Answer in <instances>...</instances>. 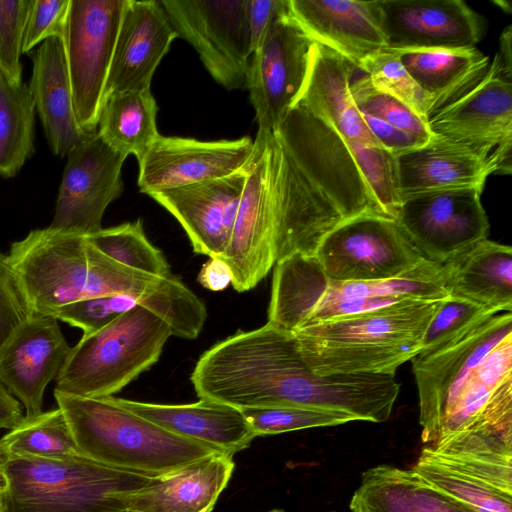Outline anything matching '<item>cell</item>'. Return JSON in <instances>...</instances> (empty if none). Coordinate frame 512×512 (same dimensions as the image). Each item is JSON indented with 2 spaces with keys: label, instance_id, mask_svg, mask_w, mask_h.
Here are the masks:
<instances>
[{
  "label": "cell",
  "instance_id": "cell-14",
  "mask_svg": "<svg viewBox=\"0 0 512 512\" xmlns=\"http://www.w3.org/2000/svg\"><path fill=\"white\" fill-rule=\"evenodd\" d=\"M125 159L97 131L88 133L67 154L49 226L84 236L101 230L106 208L123 191L121 169Z\"/></svg>",
  "mask_w": 512,
  "mask_h": 512
},
{
  "label": "cell",
  "instance_id": "cell-47",
  "mask_svg": "<svg viewBox=\"0 0 512 512\" xmlns=\"http://www.w3.org/2000/svg\"><path fill=\"white\" fill-rule=\"evenodd\" d=\"M24 419L18 400L0 383V429H13Z\"/></svg>",
  "mask_w": 512,
  "mask_h": 512
},
{
  "label": "cell",
  "instance_id": "cell-34",
  "mask_svg": "<svg viewBox=\"0 0 512 512\" xmlns=\"http://www.w3.org/2000/svg\"><path fill=\"white\" fill-rule=\"evenodd\" d=\"M411 469L470 512H512V496L448 464L427 447L422 448Z\"/></svg>",
  "mask_w": 512,
  "mask_h": 512
},
{
  "label": "cell",
  "instance_id": "cell-44",
  "mask_svg": "<svg viewBox=\"0 0 512 512\" xmlns=\"http://www.w3.org/2000/svg\"><path fill=\"white\" fill-rule=\"evenodd\" d=\"M31 315L7 255L0 253V347Z\"/></svg>",
  "mask_w": 512,
  "mask_h": 512
},
{
  "label": "cell",
  "instance_id": "cell-6",
  "mask_svg": "<svg viewBox=\"0 0 512 512\" xmlns=\"http://www.w3.org/2000/svg\"><path fill=\"white\" fill-rule=\"evenodd\" d=\"M375 297L442 300L448 297L443 264L423 259L412 270L391 279L332 281L314 255L294 253L274 265L267 323L293 333L319 303Z\"/></svg>",
  "mask_w": 512,
  "mask_h": 512
},
{
  "label": "cell",
  "instance_id": "cell-20",
  "mask_svg": "<svg viewBox=\"0 0 512 512\" xmlns=\"http://www.w3.org/2000/svg\"><path fill=\"white\" fill-rule=\"evenodd\" d=\"M246 177L247 165L228 176L159 191L150 197L177 219L195 253L222 258Z\"/></svg>",
  "mask_w": 512,
  "mask_h": 512
},
{
  "label": "cell",
  "instance_id": "cell-50",
  "mask_svg": "<svg viewBox=\"0 0 512 512\" xmlns=\"http://www.w3.org/2000/svg\"><path fill=\"white\" fill-rule=\"evenodd\" d=\"M267 512H285V511L282 509H279V508H275V509L269 510Z\"/></svg>",
  "mask_w": 512,
  "mask_h": 512
},
{
  "label": "cell",
  "instance_id": "cell-35",
  "mask_svg": "<svg viewBox=\"0 0 512 512\" xmlns=\"http://www.w3.org/2000/svg\"><path fill=\"white\" fill-rule=\"evenodd\" d=\"M0 442L8 456L64 459L80 454L68 422L57 407L25 418Z\"/></svg>",
  "mask_w": 512,
  "mask_h": 512
},
{
  "label": "cell",
  "instance_id": "cell-42",
  "mask_svg": "<svg viewBox=\"0 0 512 512\" xmlns=\"http://www.w3.org/2000/svg\"><path fill=\"white\" fill-rule=\"evenodd\" d=\"M28 0H0V74L21 84L22 39Z\"/></svg>",
  "mask_w": 512,
  "mask_h": 512
},
{
  "label": "cell",
  "instance_id": "cell-16",
  "mask_svg": "<svg viewBox=\"0 0 512 512\" xmlns=\"http://www.w3.org/2000/svg\"><path fill=\"white\" fill-rule=\"evenodd\" d=\"M236 219L223 259L238 292L253 289L276 264L266 132L258 130Z\"/></svg>",
  "mask_w": 512,
  "mask_h": 512
},
{
  "label": "cell",
  "instance_id": "cell-7",
  "mask_svg": "<svg viewBox=\"0 0 512 512\" xmlns=\"http://www.w3.org/2000/svg\"><path fill=\"white\" fill-rule=\"evenodd\" d=\"M352 63L315 43L308 76L296 102L328 125L342 140L369 188L385 195L394 188V155L373 137L350 92Z\"/></svg>",
  "mask_w": 512,
  "mask_h": 512
},
{
  "label": "cell",
  "instance_id": "cell-29",
  "mask_svg": "<svg viewBox=\"0 0 512 512\" xmlns=\"http://www.w3.org/2000/svg\"><path fill=\"white\" fill-rule=\"evenodd\" d=\"M389 49L430 97L433 114L471 90L490 64L476 47Z\"/></svg>",
  "mask_w": 512,
  "mask_h": 512
},
{
  "label": "cell",
  "instance_id": "cell-3",
  "mask_svg": "<svg viewBox=\"0 0 512 512\" xmlns=\"http://www.w3.org/2000/svg\"><path fill=\"white\" fill-rule=\"evenodd\" d=\"M54 397L79 453L106 466L156 477L219 452L138 416L116 397L88 398L57 390Z\"/></svg>",
  "mask_w": 512,
  "mask_h": 512
},
{
  "label": "cell",
  "instance_id": "cell-48",
  "mask_svg": "<svg viewBox=\"0 0 512 512\" xmlns=\"http://www.w3.org/2000/svg\"><path fill=\"white\" fill-rule=\"evenodd\" d=\"M5 489H6V477L4 474V464H3L0 466V512H3V496H4Z\"/></svg>",
  "mask_w": 512,
  "mask_h": 512
},
{
  "label": "cell",
  "instance_id": "cell-27",
  "mask_svg": "<svg viewBox=\"0 0 512 512\" xmlns=\"http://www.w3.org/2000/svg\"><path fill=\"white\" fill-rule=\"evenodd\" d=\"M29 90L52 152L67 154L88 134L79 126L63 40L53 37L35 50Z\"/></svg>",
  "mask_w": 512,
  "mask_h": 512
},
{
  "label": "cell",
  "instance_id": "cell-13",
  "mask_svg": "<svg viewBox=\"0 0 512 512\" xmlns=\"http://www.w3.org/2000/svg\"><path fill=\"white\" fill-rule=\"evenodd\" d=\"M481 193L459 188L406 196L395 221L426 260L445 263L487 239L490 225Z\"/></svg>",
  "mask_w": 512,
  "mask_h": 512
},
{
  "label": "cell",
  "instance_id": "cell-23",
  "mask_svg": "<svg viewBox=\"0 0 512 512\" xmlns=\"http://www.w3.org/2000/svg\"><path fill=\"white\" fill-rule=\"evenodd\" d=\"M288 9L315 43L358 70L365 58L388 48L379 0H288Z\"/></svg>",
  "mask_w": 512,
  "mask_h": 512
},
{
  "label": "cell",
  "instance_id": "cell-28",
  "mask_svg": "<svg viewBox=\"0 0 512 512\" xmlns=\"http://www.w3.org/2000/svg\"><path fill=\"white\" fill-rule=\"evenodd\" d=\"M443 264L448 296L496 314L512 310V249L484 239Z\"/></svg>",
  "mask_w": 512,
  "mask_h": 512
},
{
  "label": "cell",
  "instance_id": "cell-33",
  "mask_svg": "<svg viewBox=\"0 0 512 512\" xmlns=\"http://www.w3.org/2000/svg\"><path fill=\"white\" fill-rule=\"evenodd\" d=\"M431 450L448 464L512 496V441L467 435Z\"/></svg>",
  "mask_w": 512,
  "mask_h": 512
},
{
  "label": "cell",
  "instance_id": "cell-9",
  "mask_svg": "<svg viewBox=\"0 0 512 512\" xmlns=\"http://www.w3.org/2000/svg\"><path fill=\"white\" fill-rule=\"evenodd\" d=\"M314 257L332 281L398 277L425 259L388 216L362 214L341 222L317 246Z\"/></svg>",
  "mask_w": 512,
  "mask_h": 512
},
{
  "label": "cell",
  "instance_id": "cell-15",
  "mask_svg": "<svg viewBox=\"0 0 512 512\" xmlns=\"http://www.w3.org/2000/svg\"><path fill=\"white\" fill-rule=\"evenodd\" d=\"M512 334V313L492 316L457 342L411 359L419 397L421 440L427 446L458 393L483 358Z\"/></svg>",
  "mask_w": 512,
  "mask_h": 512
},
{
  "label": "cell",
  "instance_id": "cell-11",
  "mask_svg": "<svg viewBox=\"0 0 512 512\" xmlns=\"http://www.w3.org/2000/svg\"><path fill=\"white\" fill-rule=\"evenodd\" d=\"M315 42L288 9L268 27L251 55L246 87L258 130L273 132L295 106L307 79Z\"/></svg>",
  "mask_w": 512,
  "mask_h": 512
},
{
  "label": "cell",
  "instance_id": "cell-31",
  "mask_svg": "<svg viewBox=\"0 0 512 512\" xmlns=\"http://www.w3.org/2000/svg\"><path fill=\"white\" fill-rule=\"evenodd\" d=\"M156 115L150 90L117 93L102 103L97 132L114 151L139 160L160 135Z\"/></svg>",
  "mask_w": 512,
  "mask_h": 512
},
{
  "label": "cell",
  "instance_id": "cell-8",
  "mask_svg": "<svg viewBox=\"0 0 512 512\" xmlns=\"http://www.w3.org/2000/svg\"><path fill=\"white\" fill-rule=\"evenodd\" d=\"M427 125L433 136L493 156L499 174H511L512 65L496 53L482 79Z\"/></svg>",
  "mask_w": 512,
  "mask_h": 512
},
{
  "label": "cell",
  "instance_id": "cell-36",
  "mask_svg": "<svg viewBox=\"0 0 512 512\" xmlns=\"http://www.w3.org/2000/svg\"><path fill=\"white\" fill-rule=\"evenodd\" d=\"M87 238L100 252L124 266L159 277L173 276L163 252L148 240L140 218L102 228Z\"/></svg>",
  "mask_w": 512,
  "mask_h": 512
},
{
  "label": "cell",
  "instance_id": "cell-12",
  "mask_svg": "<svg viewBox=\"0 0 512 512\" xmlns=\"http://www.w3.org/2000/svg\"><path fill=\"white\" fill-rule=\"evenodd\" d=\"M178 36L189 42L214 80L232 90L246 86L249 42L246 0L160 1Z\"/></svg>",
  "mask_w": 512,
  "mask_h": 512
},
{
  "label": "cell",
  "instance_id": "cell-5",
  "mask_svg": "<svg viewBox=\"0 0 512 512\" xmlns=\"http://www.w3.org/2000/svg\"><path fill=\"white\" fill-rule=\"evenodd\" d=\"M170 336L171 326L162 316L137 305L83 334L71 347L54 390L88 398L113 396L159 360Z\"/></svg>",
  "mask_w": 512,
  "mask_h": 512
},
{
  "label": "cell",
  "instance_id": "cell-38",
  "mask_svg": "<svg viewBox=\"0 0 512 512\" xmlns=\"http://www.w3.org/2000/svg\"><path fill=\"white\" fill-rule=\"evenodd\" d=\"M494 315L493 311L462 298L442 299L423 335L419 354L434 353L457 342Z\"/></svg>",
  "mask_w": 512,
  "mask_h": 512
},
{
  "label": "cell",
  "instance_id": "cell-22",
  "mask_svg": "<svg viewBox=\"0 0 512 512\" xmlns=\"http://www.w3.org/2000/svg\"><path fill=\"white\" fill-rule=\"evenodd\" d=\"M176 37L160 1L127 0L102 103L117 93L150 90L152 76Z\"/></svg>",
  "mask_w": 512,
  "mask_h": 512
},
{
  "label": "cell",
  "instance_id": "cell-10",
  "mask_svg": "<svg viewBox=\"0 0 512 512\" xmlns=\"http://www.w3.org/2000/svg\"><path fill=\"white\" fill-rule=\"evenodd\" d=\"M127 0H70L65 37L77 122L97 131L103 91Z\"/></svg>",
  "mask_w": 512,
  "mask_h": 512
},
{
  "label": "cell",
  "instance_id": "cell-30",
  "mask_svg": "<svg viewBox=\"0 0 512 512\" xmlns=\"http://www.w3.org/2000/svg\"><path fill=\"white\" fill-rule=\"evenodd\" d=\"M350 512H470L412 469L380 464L361 474Z\"/></svg>",
  "mask_w": 512,
  "mask_h": 512
},
{
  "label": "cell",
  "instance_id": "cell-18",
  "mask_svg": "<svg viewBox=\"0 0 512 512\" xmlns=\"http://www.w3.org/2000/svg\"><path fill=\"white\" fill-rule=\"evenodd\" d=\"M254 142L236 140L200 141L159 135L138 160V186L153 193L228 176L249 162Z\"/></svg>",
  "mask_w": 512,
  "mask_h": 512
},
{
  "label": "cell",
  "instance_id": "cell-41",
  "mask_svg": "<svg viewBox=\"0 0 512 512\" xmlns=\"http://www.w3.org/2000/svg\"><path fill=\"white\" fill-rule=\"evenodd\" d=\"M137 305L141 304L129 295H106L70 303L56 310L51 316L81 329L83 334H90Z\"/></svg>",
  "mask_w": 512,
  "mask_h": 512
},
{
  "label": "cell",
  "instance_id": "cell-49",
  "mask_svg": "<svg viewBox=\"0 0 512 512\" xmlns=\"http://www.w3.org/2000/svg\"><path fill=\"white\" fill-rule=\"evenodd\" d=\"M7 457H8V454L6 453V451L4 450V448L0 442V466L4 464Z\"/></svg>",
  "mask_w": 512,
  "mask_h": 512
},
{
  "label": "cell",
  "instance_id": "cell-4",
  "mask_svg": "<svg viewBox=\"0 0 512 512\" xmlns=\"http://www.w3.org/2000/svg\"><path fill=\"white\" fill-rule=\"evenodd\" d=\"M3 512H122L124 496L151 477L81 454L64 459L8 456Z\"/></svg>",
  "mask_w": 512,
  "mask_h": 512
},
{
  "label": "cell",
  "instance_id": "cell-45",
  "mask_svg": "<svg viewBox=\"0 0 512 512\" xmlns=\"http://www.w3.org/2000/svg\"><path fill=\"white\" fill-rule=\"evenodd\" d=\"M287 9V0H246L245 18L252 55L272 21Z\"/></svg>",
  "mask_w": 512,
  "mask_h": 512
},
{
  "label": "cell",
  "instance_id": "cell-19",
  "mask_svg": "<svg viewBox=\"0 0 512 512\" xmlns=\"http://www.w3.org/2000/svg\"><path fill=\"white\" fill-rule=\"evenodd\" d=\"M71 350L58 320L32 314L0 347V383L25 409L42 413L44 392L56 380Z\"/></svg>",
  "mask_w": 512,
  "mask_h": 512
},
{
  "label": "cell",
  "instance_id": "cell-17",
  "mask_svg": "<svg viewBox=\"0 0 512 512\" xmlns=\"http://www.w3.org/2000/svg\"><path fill=\"white\" fill-rule=\"evenodd\" d=\"M467 435L512 441V334L474 369L427 446L438 448Z\"/></svg>",
  "mask_w": 512,
  "mask_h": 512
},
{
  "label": "cell",
  "instance_id": "cell-39",
  "mask_svg": "<svg viewBox=\"0 0 512 512\" xmlns=\"http://www.w3.org/2000/svg\"><path fill=\"white\" fill-rule=\"evenodd\" d=\"M256 436L273 435L356 421L346 413L300 406L240 409Z\"/></svg>",
  "mask_w": 512,
  "mask_h": 512
},
{
  "label": "cell",
  "instance_id": "cell-24",
  "mask_svg": "<svg viewBox=\"0 0 512 512\" xmlns=\"http://www.w3.org/2000/svg\"><path fill=\"white\" fill-rule=\"evenodd\" d=\"M394 165L399 200L438 190H483L488 176L499 174V166L493 156L433 135L425 144L394 155Z\"/></svg>",
  "mask_w": 512,
  "mask_h": 512
},
{
  "label": "cell",
  "instance_id": "cell-25",
  "mask_svg": "<svg viewBox=\"0 0 512 512\" xmlns=\"http://www.w3.org/2000/svg\"><path fill=\"white\" fill-rule=\"evenodd\" d=\"M235 469L233 455L216 452L173 472L151 477L124 496L134 512H211Z\"/></svg>",
  "mask_w": 512,
  "mask_h": 512
},
{
  "label": "cell",
  "instance_id": "cell-21",
  "mask_svg": "<svg viewBox=\"0 0 512 512\" xmlns=\"http://www.w3.org/2000/svg\"><path fill=\"white\" fill-rule=\"evenodd\" d=\"M388 48L475 47L480 15L462 0H379Z\"/></svg>",
  "mask_w": 512,
  "mask_h": 512
},
{
  "label": "cell",
  "instance_id": "cell-40",
  "mask_svg": "<svg viewBox=\"0 0 512 512\" xmlns=\"http://www.w3.org/2000/svg\"><path fill=\"white\" fill-rule=\"evenodd\" d=\"M350 92L360 112L388 123L423 143L431 139L427 123L398 99L376 88L367 75L352 80Z\"/></svg>",
  "mask_w": 512,
  "mask_h": 512
},
{
  "label": "cell",
  "instance_id": "cell-1",
  "mask_svg": "<svg viewBox=\"0 0 512 512\" xmlns=\"http://www.w3.org/2000/svg\"><path fill=\"white\" fill-rule=\"evenodd\" d=\"M6 255L31 314L51 316L82 299L124 294L162 316L173 336L195 339L206 321L205 304L178 278L124 266L84 235L50 226L31 230Z\"/></svg>",
  "mask_w": 512,
  "mask_h": 512
},
{
  "label": "cell",
  "instance_id": "cell-43",
  "mask_svg": "<svg viewBox=\"0 0 512 512\" xmlns=\"http://www.w3.org/2000/svg\"><path fill=\"white\" fill-rule=\"evenodd\" d=\"M70 0H28L22 54L45 40L65 37Z\"/></svg>",
  "mask_w": 512,
  "mask_h": 512
},
{
  "label": "cell",
  "instance_id": "cell-51",
  "mask_svg": "<svg viewBox=\"0 0 512 512\" xmlns=\"http://www.w3.org/2000/svg\"><path fill=\"white\" fill-rule=\"evenodd\" d=\"M122 512H134V511L124 510V511H122Z\"/></svg>",
  "mask_w": 512,
  "mask_h": 512
},
{
  "label": "cell",
  "instance_id": "cell-37",
  "mask_svg": "<svg viewBox=\"0 0 512 512\" xmlns=\"http://www.w3.org/2000/svg\"><path fill=\"white\" fill-rule=\"evenodd\" d=\"M359 70L368 76L376 88L395 97L420 119L428 122L433 114L432 101L394 51L386 48L368 56L361 62Z\"/></svg>",
  "mask_w": 512,
  "mask_h": 512
},
{
  "label": "cell",
  "instance_id": "cell-52",
  "mask_svg": "<svg viewBox=\"0 0 512 512\" xmlns=\"http://www.w3.org/2000/svg\"><path fill=\"white\" fill-rule=\"evenodd\" d=\"M328 512H336V511H328Z\"/></svg>",
  "mask_w": 512,
  "mask_h": 512
},
{
  "label": "cell",
  "instance_id": "cell-26",
  "mask_svg": "<svg viewBox=\"0 0 512 512\" xmlns=\"http://www.w3.org/2000/svg\"><path fill=\"white\" fill-rule=\"evenodd\" d=\"M129 411L183 438L234 455L257 437L242 411L231 405L200 399L191 404H156L118 398Z\"/></svg>",
  "mask_w": 512,
  "mask_h": 512
},
{
  "label": "cell",
  "instance_id": "cell-2",
  "mask_svg": "<svg viewBox=\"0 0 512 512\" xmlns=\"http://www.w3.org/2000/svg\"><path fill=\"white\" fill-rule=\"evenodd\" d=\"M440 301L400 303L304 326L292 334L304 361L321 376H395L419 354Z\"/></svg>",
  "mask_w": 512,
  "mask_h": 512
},
{
  "label": "cell",
  "instance_id": "cell-32",
  "mask_svg": "<svg viewBox=\"0 0 512 512\" xmlns=\"http://www.w3.org/2000/svg\"><path fill=\"white\" fill-rule=\"evenodd\" d=\"M35 105L28 84L0 74V176H15L34 152Z\"/></svg>",
  "mask_w": 512,
  "mask_h": 512
},
{
  "label": "cell",
  "instance_id": "cell-46",
  "mask_svg": "<svg viewBox=\"0 0 512 512\" xmlns=\"http://www.w3.org/2000/svg\"><path fill=\"white\" fill-rule=\"evenodd\" d=\"M197 280L204 288L219 292L231 285L232 272L223 259L210 258L203 264Z\"/></svg>",
  "mask_w": 512,
  "mask_h": 512
}]
</instances>
